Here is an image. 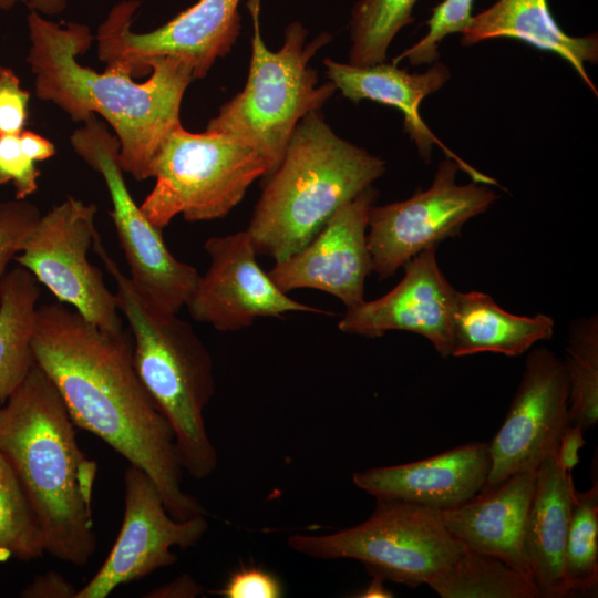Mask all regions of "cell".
Returning <instances> with one entry per match:
<instances>
[{
    "label": "cell",
    "instance_id": "obj_1",
    "mask_svg": "<svg viewBox=\"0 0 598 598\" xmlns=\"http://www.w3.org/2000/svg\"><path fill=\"white\" fill-rule=\"evenodd\" d=\"M32 352L75 426L143 470L174 518L206 515L182 488L173 430L135 370L132 340L124 330H103L60 301L38 305Z\"/></svg>",
    "mask_w": 598,
    "mask_h": 598
},
{
    "label": "cell",
    "instance_id": "obj_2",
    "mask_svg": "<svg viewBox=\"0 0 598 598\" xmlns=\"http://www.w3.org/2000/svg\"><path fill=\"white\" fill-rule=\"evenodd\" d=\"M28 29L27 61L35 76V95L74 122L102 116L118 140L123 172L136 181L152 177L162 143L182 124V101L195 80L190 65L175 56L155 58L148 62V80L138 83L120 66L106 65L99 73L79 62L93 40L85 24L60 25L31 11Z\"/></svg>",
    "mask_w": 598,
    "mask_h": 598
},
{
    "label": "cell",
    "instance_id": "obj_3",
    "mask_svg": "<svg viewBox=\"0 0 598 598\" xmlns=\"http://www.w3.org/2000/svg\"><path fill=\"white\" fill-rule=\"evenodd\" d=\"M74 426L59 391L35 363L0 403V455L37 517L44 550L82 567L96 549L97 464L79 446Z\"/></svg>",
    "mask_w": 598,
    "mask_h": 598
},
{
    "label": "cell",
    "instance_id": "obj_4",
    "mask_svg": "<svg viewBox=\"0 0 598 598\" xmlns=\"http://www.w3.org/2000/svg\"><path fill=\"white\" fill-rule=\"evenodd\" d=\"M384 172L383 159L337 135L319 111L308 113L255 206L247 233L257 254L291 256Z\"/></svg>",
    "mask_w": 598,
    "mask_h": 598
},
{
    "label": "cell",
    "instance_id": "obj_5",
    "mask_svg": "<svg viewBox=\"0 0 598 598\" xmlns=\"http://www.w3.org/2000/svg\"><path fill=\"white\" fill-rule=\"evenodd\" d=\"M92 247L114 279L118 310L132 332L135 370L173 430L181 466L196 480L206 478L218 464L204 421L215 390L212 355L188 322L140 291L99 233Z\"/></svg>",
    "mask_w": 598,
    "mask_h": 598
},
{
    "label": "cell",
    "instance_id": "obj_6",
    "mask_svg": "<svg viewBox=\"0 0 598 598\" xmlns=\"http://www.w3.org/2000/svg\"><path fill=\"white\" fill-rule=\"evenodd\" d=\"M248 8L254 33L247 82L219 109L206 130L251 147L266 162L269 175L279 165L301 118L319 111L337 91L332 82L318 85V74L309 64L331 37L322 32L307 42L308 31L295 21L285 30L282 47L270 51L260 33V0H248Z\"/></svg>",
    "mask_w": 598,
    "mask_h": 598
},
{
    "label": "cell",
    "instance_id": "obj_7",
    "mask_svg": "<svg viewBox=\"0 0 598 598\" xmlns=\"http://www.w3.org/2000/svg\"><path fill=\"white\" fill-rule=\"evenodd\" d=\"M267 175L264 158L243 142L207 130L192 133L181 124L156 154L155 184L140 207L159 230L178 215L190 223L219 219Z\"/></svg>",
    "mask_w": 598,
    "mask_h": 598
},
{
    "label": "cell",
    "instance_id": "obj_8",
    "mask_svg": "<svg viewBox=\"0 0 598 598\" xmlns=\"http://www.w3.org/2000/svg\"><path fill=\"white\" fill-rule=\"evenodd\" d=\"M364 522L326 535L293 534V551L318 559H354L383 580L414 588L444 571L465 546L445 527L440 509L377 497Z\"/></svg>",
    "mask_w": 598,
    "mask_h": 598
},
{
    "label": "cell",
    "instance_id": "obj_9",
    "mask_svg": "<svg viewBox=\"0 0 598 598\" xmlns=\"http://www.w3.org/2000/svg\"><path fill=\"white\" fill-rule=\"evenodd\" d=\"M74 152L99 172L107 187L113 220L132 282L159 308L177 313L193 293L199 274L169 251L157 229L132 197L118 161L120 143L92 115L71 135Z\"/></svg>",
    "mask_w": 598,
    "mask_h": 598
},
{
    "label": "cell",
    "instance_id": "obj_10",
    "mask_svg": "<svg viewBox=\"0 0 598 598\" xmlns=\"http://www.w3.org/2000/svg\"><path fill=\"white\" fill-rule=\"evenodd\" d=\"M97 208L74 197L41 215L14 257L62 303L99 328L120 332L123 321L115 292L87 258L99 233Z\"/></svg>",
    "mask_w": 598,
    "mask_h": 598
},
{
    "label": "cell",
    "instance_id": "obj_11",
    "mask_svg": "<svg viewBox=\"0 0 598 598\" xmlns=\"http://www.w3.org/2000/svg\"><path fill=\"white\" fill-rule=\"evenodd\" d=\"M458 164L440 162L431 186L404 200L373 205L367 241L371 270L380 280L395 275L412 257L461 235L463 226L498 198L489 185L456 184Z\"/></svg>",
    "mask_w": 598,
    "mask_h": 598
},
{
    "label": "cell",
    "instance_id": "obj_12",
    "mask_svg": "<svg viewBox=\"0 0 598 598\" xmlns=\"http://www.w3.org/2000/svg\"><path fill=\"white\" fill-rule=\"evenodd\" d=\"M240 0H199L164 25L134 33L137 0L115 4L97 31V51L106 65H117L132 76L151 73L148 62L159 56L186 61L194 79L204 78L218 58L225 56L240 31Z\"/></svg>",
    "mask_w": 598,
    "mask_h": 598
},
{
    "label": "cell",
    "instance_id": "obj_13",
    "mask_svg": "<svg viewBox=\"0 0 598 598\" xmlns=\"http://www.w3.org/2000/svg\"><path fill=\"white\" fill-rule=\"evenodd\" d=\"M206 515L174 518L152 478L130 464L124 473V515L104 563L75 598H106L116 588L176 563L173 547L195 546L208 528Z\"/></svg>",
    "mask_w": 598,
    "mask_h": 598
},
{
    "label": "cell",
    "instance_id": "obj_14",
    "mask_svg": "<svg viewBox=\"0 0 598 598\" xmlns=\"http://www.w3.org/2000/svg\"><path fill=\"white\" fill-rule=\"evenodd\" d=\"M569 385L563 359L545 347L528 352L520 382L488 443L491 470L482 489L518 472L537 471L556 452L568 422Z\"/></svg>",
    "mask_w": 598,
    "mask_h": 598
},
{
    "label": "cell",
    "instance_id": "obj_15",
    "mask_svg": "<svg viewBox=\"0 0 598 598\" xmlns=\"http://www.w3.org/2000/svg\"><path fill=\"white\" fill-rule=\"evenodd\" d=\"M210 264L199 275L186 302L190 317L219 331L250 327L259 318H281L288 312L327 313L291 299L257 261V250L245 231L209 237L205 244Z\"/></svg>",
    "mask_w": 598,
    "mask_h": 598
},
{
    "label": "cell",
    "instance_id": "obj_16",
    "mask_svg": "<svg viewBox=\"0 0 598 598\" xmlns=\"http://www.w3.org/2000/svg\"><path fill=\"white\" fill-rule=\"evenodd\" d=\"M378 197L370 186L342 205L302 248L275 261L268 271L283 291L315 289L330 293L347 309L364 299L367 277L372 272L367 233L369 215Z\"/></svg>",
    "mask_w": 598,
    "mask_h": 598
},
{
    "label": "cell",
    "instance_id": "obj_17",
    "mask_svg": "<svg viewBox=\"0 0 598 598\" xmlns=\"http://www.w3.org/2000/svg\"><path fill=\"white\" fill-rule=\"evenodd\" d=\"M403 268V278L388 293L347 309L339 330L367 338L410 331L427 339L442 358L450 357L458 291L440 269L436 246L422 250Z\"/></svg>",
    "mask_w": 598,
    "mask_h": 598
},
{
    "label": "cell",
    "instance_id": "obj_18",
    "mask_svg": "<svg viewBox=\"0 0 598 598\" xmlns=\"http://www.w3.org/2000/svg\"><path fill=\"white\" fill-rule=\"evenodd\" d=\"M491 470L488 443L471 442L412 463L353 473V484L377 497L444 509L482 491Z\"/></svg>",
    "mask_w": 598,
    "mask_h": 598
},
{
    "label": "cell",
    "instance_id": "obj_19",
    "mask_svg": "<svg viewBox=\"0 0 598 598\" xmlns=\"http://www.w3.org/2000/svg\"><path fill=\"white\" fill-rule=\"evenodd\" d=\"M327 75L337 91L354 103L370 100L398 109L404 116V130L415 143L425 163L431 159V151L437 144L446 156L455 161L473 182L499 186L496 179L480 173L435 137L420 115V104L430 94L439 91L450 79L448 68L434 62L423 73H409L393 63H378L357 66L340 63L329 58L323 60Z\"/></svg>",
    "mask_w": 598,
    "mask_h": 598
},
{
    "label": "cell",
    "instance_id": "obj_20",
    "mask_svg": "<svg viewBox=\"0 0 598 598\" xmlns=\"http://www.w3.org/2000/svg\"><path fill=\"white\" fill-rule=\"evenodd\" d=\"M535 481L536 471L515 473L457 506L440 509L443 524L465 548L494 556L532 581L524 536Z\"/></svg>",
    "mask_w": 598,
    "mask_h": 598
},
{
    "label": "cell",
    "instance_id": "obj_21",
    "mask_svg": "<svg viewBox=\"0 0 598 598\" xmlns=\"http://www.w3.org/2000/svg\"><path fill=\"white\" fill-rule=\"evenodd\" d=\"M571 472L559 464L557 451L536 471L524 536L530 578L542 598L570 595L565 576V548L575 491Z\"/></svg>",
    "mask_w": 598,
    "mask_h": 598
},
{
    "label": "cell",
    "instance_id": "obj_22",
    "mask_svg": "<svg viewBox=\"0 0 598 598\" xmlns=\"http://www.w3.org/2000/svg\"><path fill=\"white\" fill-rule=\"evenodd\" d=\"M497 38L518 40L559 55L598 95L585 66L586 62L598 61L597 33L586 37L567 34L554 19L547 0H497L472 17L471 23L462 32L461 43L472 45Z\"/></svg>",
    "mask_w": 598,
    "mask_h": 598
},
{
    "label": "cell",
    "instance_id": "obj_23",
    "mask_svg": "<svg viewBox=\"0 0 598 598\" xmlns=\"http://www.w3.org/2000/svg\"><path fill=\"white\" fill-rule=\"evenodd\" d=\"M550 316H518L504 310L484 292H457L452 322L451 355L482 352L519 357L535 343L551 339Z\"/></svg>",
    "mask_w": 598,
    "mask_h": 598
},
{
    "label": "cell",
    "instance_id": "obj_24",
    "mask_svg": "<svg viewBox=\"0 0 598 598\" xmlns=\"http://www.w3.org/2000/svg\"><path fill=\"white\" fill-rule=\"evenodd\" d=\"M39 282L24 268L7 271L0 283V403L24 381L34 365L32 336Z\"/></svg>",
    "mask_w": 598,
    "mask_h": 598
},
{
    "label": "cell",
    "instance_id": "obj_25",
    "mask_svg": "<svg viewBox=\"0 0 598 598\" xmlns=\"http://www.w3.org/2000/svg\"><path fill=\"white\" fill-rule=\"evenodd\" d=\"M427 586L442 598H539L535 585L519 571L468 548Z\"/></svg>",
    "mask_w": 598,
    "mask_h": 598
},
{
    "label": "cell",
    "instance_id": "obj_26",
    "mask_svg": "<svg viewBox=\"0 0 598 598\" xmlns=\"http://www.w3.org/2000/svg\"><path fill=\"white\" fill-rule=\"evenodd\" d=\"M563 360L569 385V424L584 431L598 421V317L590 315L571 321Z\"/></svg>",
    "mask_w": 598,
    "mask_h": 598
},
{
    "label": "cell",
    "instance_id": "obj_27",
    "mask_svg": "<svg viewBox=\"0 0 598 598\" xmlns=\"http://www.w3.org/2000/svg\"><path fill=\"white\" fill-rule=\"evenodd\" d=\"M419 0H359L351 12L349 64L368 66L385 62L398 32L413 22Z\"/></svg>",
    "mask_w": 598,
    "mask_h": 598
},
{
    "label": "cell",
    "instance_id": "obj_28",
    "mask_svg": "<svg viewBox=\"0 0 598 598\" xmlns=\"http://www.w3.org/2000/svg\"><path fill=\"white\" fill-rule=\"evenodd\" d=\"M568 590L596 592L598 586V482L585 492L575 488L565 548Z\"/></svg>",
    "mask_w": 598,
    "mask_h": 598
},
{
    "label": "cell",
    "instance_id": "obj_29",
    "mask_svg": "<svg viewBox=\"0 0 598 598\" xmlns=\"http://www.w3.org/2000/svg\"><path fill=\"white\" fill-rule=\"evenodd\" d=\"M45 553L37 517L8 462L0 455V563Z\"/></svg>",
    "mask_w": 598,
    "mask_h": 598
},
{
    "label": "cell",
    "instance_id": "obj_30",
    "mask_svg": "<svg viewBox=\"0 0 598 598\" xmlns=\"http://www.w3.org/2000/svg\"><path fill=\"white\" fill-rule=\"evenodd\" d=\"M474 0H443L432 9L427 33L392 60H408L411 65L432 64L440 56L439 45L448 34L462 33L471 23Z\"/></svg>",
    "mask_w": 598,
    "mask_h": 598
},
{
    "label": "cell",
    "instance_id": "obj_31",
    "mask_svg": "<svg viewBox=\"0 0 598 598\" xmlns=\"http://www.w3.org/2000/svg\"><path fill=\"white\" fill-rule=\"evenodd\" d=\"M40 216L39 209L25 199L0 202V283Z\"/></svg>",
    "mask_w": 598,
    "mask_h": 598
},
{
    "label": "cell",
    "instance_id": "obj_32",
    "mask_svg": "<svg viewBox=\"0 0 598 598\" xmlns=\"http://www.w3.org/2000/svg\"><path fill=\"white\" fill-rule=\"evenodd\" d=\"M40 169L24 154L19 135H0V185L11 183L17 199H25L38 189Z\"/></svg>",
    "mask_w": 598,
    "mask_h": 598
},
{
    "label": "cell",
    "instance_id": "obj_33",
    "mask_svg": "<svg viewBox=\"0 0 598 598\" xmlns=\"http://www.w3.org/2000/svg\"><path fill=\"white\" fill-rule=\"evenodd\" d=\"M30 93L16 72L0 66V135H20L28 121Z\"/></svg>",
    "mask_w": 598,
    "mask_h": 598
},
{
    "label": "cell",
    "instance_id": "obj_34",
    "mask_svg": "<svg viewBox=\"0 0 598 598\" xmlns=\"http://www.w3.org/2000/svg\"><path fill=\"white\" fill-rule=\"evenodd\" d=\"M218 594L225 598H279L283 586L272 573L249 566L231 574Z\"/></svg>",
    "mask_w": 598,
    "mask_h": 598
},
{
    "label": "cell",
    "instance_id": "obj_35",
    "mask_svg": "<svg viewBox=\"0 0 598 598\" xmlns=\"http://www.w3.org/2000/svg\"><path fill=\"white\" fill-rule=\"evenodd\" d=\"M78 589L61 574L48 571L35 576L21 591L24 598H75Z\"/></svg>",
    "mask_w": 598,
    "mask_h": 598
},
{
    "label": "cell",
    "instance_id": "obj_36",
    "mask_svg": "<svg viewBox=\"0 0 598 598\" xmlns=\"http://www.w3.org/2000/svg\"><path fill=\"white\" fill-rule=\"evenodd\" d=\"M585 444L584 429L578 424H568L560 435L557 447V457L565 471L571 472L578 464L579 450Z\"/></svg>",
    "mask_w": 598,
    "mask_h": 598
},
{
    "label": "cell",
    "instance_id": "obj_37",
    "mask_svg": "<svg viewBox=\"0 0 598 598\" xmlns=\"http://www.w3.org/2000/svg\"><path fill=\"white\" fill-rule=\"evenodd\" d=\"M204 591L203 587L190 576L183 575L173 581L159 586L147 592V598H190L197 597Z\"/></svg>",
    "mask_w": 598,
    "mask_h": 598
},
{
    "label": "cell",
    "instance_id": "obj_38",
    "mask_svg": "<svg viewBox=\"0 0 598 598\" xmlns=\"http://www.w3.org/2000/svg\"><path fill=\"white\" fill-rule=\"evenodd\" d=\"M19 140L24 154L34 162L45 161L55 154L54 144L34 132L23 131Z\"/></svg>",
    "mask_w": 598,
    "mask_h": 598
},
{
    "label": "cell",
    "instance_id": "obj_39",
    "mask_svg": "<svg viewBox=\"0 0 598 598\" xmlns=\"http://www.w3.org/2000/svg\"><path fill=\"white\" fill-rule=\"evenodd\" d=\"M19 2L25 3L31 11L54 16L65 9L68 0H0V10H9Z\"/></svg>",
    "mask_w": 598,
    "mask_h": 598
},
{
    "label": "cell",
    "instance_id": "obj_40",
    "mask_svg": "<svg viewBox=\"0 0 598 598\" xmlns=\"http://www.w3.org/2000/svg\"><path fill=\"white\" fill-rule=\"evenodd\" d=\"M383 579L373 576V580L369 586L359 595V597L372 598V597H393L392 592L385 589L382 585Z\"/></svg>",
    "mask_w": 598,
    "mask_h": 598
}]
</instances>
